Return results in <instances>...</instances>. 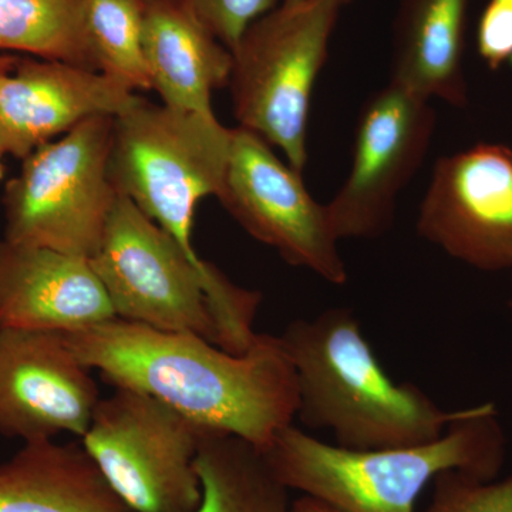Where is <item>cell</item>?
<instances>
[{"mask_svg": "<svg viewBox=\"0 0 512 512\" xmlns=\"http://www.w3.org/2000/svg\"><path fill=\"white\" fill-rule=\"evenodd\" d=\"M74 356L114 387L156 397L212 431L264 450L298 413V379L279 336L231 353L192 333L114 318L63 333Z\"/></svg>", "mask_w": 512, "mask_h": 512, "instance_id": "6da1fadb", "label": "cell"}, {"mask_svg": "<svg viewBox=\"0 0 512 512\" xmlns=\"http://www.w3.org/2000/svg\"><path fill=\"white\" fill-rule=\"evenodd\" d=\"M279 339L298 379L296 417L309 429L332 431L340 447L365 451L431 443L467 413L441 409L412 383H394L350 309L293 320Z\"/></svg>", "mask_w": 512, "mask_h": 512, "instance_id": "7a4b0ae2", "label": "cell"}, {"mask_svg": "<svg viewBox=\"0 0 512 512\" xmlns=\"http://www.w3.org/2000/svg\"><path fill=\"white\" fill-rule=\"evenodd\" d=\"M117 318L164 332L192 333L231 353L251 348L259 292L194 261L165 229L119 194L89 259Z\"/></svg>", "mask_w": 512, "mask_h": 512, "instance_id": "3957f363", "label": "cell"}, {"mask_svg": "<svg viewBox=\"0 0 512 512\" xmlns=\"http://www.w3.org/2000/svg\"><path fill=\"white\" fill-rule=\"evenodd\" d=\"M289 490L339 512H414L427 484L448 470L493 481L505 458V437L494 403L468 407L446 433L419 446L349 450L285 427L261 450Z\"/></svg>", "mask_w": 512, "mask_h": 512, "instance_id": "277c9868", "label": "cell"}, {"mask_svg": "<svg viewBox=\"0 0 512 512\" xmlns=\"http://www.w3.org/2000/svg\"><path fill=\"white\" fill-rule=\"evenodd\" d=\"M232 128L215 114L148 103L114 119L109 174L117 194L134 202L201 261L192 245L198 202L218 197L231 153Z\"/></svg>", "mask_w": 512, "mask_h": 512, "instance_id": "5b68a950", "label": "cell"}, {"mask_svg": "<svg viewBox=\"0 0 512 512\" xmlns=\"http://www.w3.org/2000/svg\"><path fill=\"white\" fill-rule=\"evenodd\" d=\"M342 6L282 2L255 20L231 50L229 77L238 127L279 148L293 170L308 163L312 93Z\"/></svg>", "mask_w": 512, "mask_h": 512, "instance_id": "8992f818", "label": "cell"}, {"mask_svg": "<svg viewBox=\"0 0 512 512\" xmlns=\"http://www.w3.org/2000/svg\"><path fill=\"white\" fill-rule=\"evenodd\" d=\"M116 117H93L43 144L6 184L5 239L90 259L116 205L109 161Z\"/></svg>", "mask_w": 512, "mask_h": 512, "instance_id": "52a82bcc", "label": "cell"}, {"mask_svg": "<svg viewBox=\"0 0 512 512\" xmlns=\"http://www.w3.org/2000/svg\"><path fill=\"white\" fill-rule=\"evenodd\" d=\"M210 429L150 394L114 387L100 399L83 447L136 512H194L197 457Z\"/></svg>", "mask_w": 512, "mask_h": 512, "instance_id": "ba28073f", "label": "cell"}, {"mask_svg": "<svg viewBox=\"0 0 512 512\" xmlns=\"http://www.w3.org/2000/svg\"><path fill=\"white\" fill-rule=\"evenodd\" d=\"M218 200L249 235L288 264L315 272L332 285L348 282L339 239L325 204L306 190L302 174L244 128H232L231 153Z\"/></svg>", "mask_w": 512, "mask_h": 512, "instance_id": "9c48e42d", "label": "cell"}, {"mask_svg": "<svg viewBox=\"0 0 512 512\" xmlns=\"http://www.w3.org/2000/svg\"><path fill=\"white\" fill-rule=\"evenodd\" d=\"M436 130L430 100L389 82L366 101L349 174L326 205L339 241L377 238L392 227L397 198L419 171Z\"/></svg>", "mask_w": 512, "mask_h": 512, "instance_id": "30bf717a", "label": "cell"}, {"mask_svg": "<svg viewBox=\"0 0 512 512\" xmlns=\"http://www.w3.org/2000/svg\"><path fill=\"white\" fill-rule=\"evenodd\" d=\"M416 227L420 237L464 264L512 271V148L478 143L441 157Z\"/></svg>", "mask_w": 512, "mask_h": 512, "instance_id": "8fae6325", "label": "cell"}, {"mask_svg": "<svg viewBox=\"0 0 512 512\" xmlns=\"http://www.w3.org/2000/svg\"><path fill=\"white\" fill-rule=\"evenodd\" d=\"M62 332L0 328V434L23 443L83 437L100 402Z\"/></svg>", "mask_w": 512, "mask_h": 512, "instance_id": "7c38bea8", "label": "cell"}, {"mask_svg": "<svg viewBox=\"0 0 512 512\" xmlns=\"http://www.w3.org/2000/svg\"><path fill=\"white\" fill-rule=\"evenodd\" d=\"M143 97L106 74L76 64L19 59L0 77V140L25 160L37 148L93 117H119Z\"/></svg>", "mask_w": 512, "mask_h": 512, "instance_id": "4fadbf2b", "label": "cell"}, {"mask_svg": "<svg viewBox=\"0 0 512 512\" xmlns=\"http://www.w3.org/2000/svg\"><path fill=\"white\" fill-rule=\"evenodd\" d=\"M114 318L89 259L0 239V328L69 333Z\"/></svg>", "mask_w": 512, "mask_h": 512, "instance_id": "5bb4252c", "label": "cell"}, {"mask_svg": "<svg viewBox=\"0 0 512 512\" xmlns=\"http://www.w3.org/2000/svg\"><path fill=\"white\" fill-rule=\"evenodd\" d=\"M143 43L151 84L163 104L214 114L212 92L229 83L232 53L185 0H146Z\"/></svg>", "mask_w": 512, "mask_h": 512, "instance_id": "9a60e30c", "label": "cell"}, {"mask_svg": "<svg viewBox=\"0 0 512 512\" xmlns=\"http://www.w3.org/2000/svg\"><path fill=\"white\" fill-rule=\"evenodd\" d=\"M470 0H400L390 82L427 100L468 104L464 47Z\"/></svg>", "mask_w": 512, "mask_h": 512, "instance_id": "2e32d148", "label": "cell"}, {"mask_svg": "<svg viewBox=\"0 0 512 512\" xmlns=\"http://www.w3.org/2000/svg\"><path fill=\"white\" fill-rule=\"evenodd\" d=\"M0 512H136L83 444L23 443L0 464Z\"/></svg>", "mask_w": 512, "mask_h": 512, "instance_id": "e0dca14e", "label": "cell"}, {"mask_svg": "<svg viewBox=\"0 0 512 512\" xmlns=\"http://www.w3.org/2000/svg\"><path fill=\"white\" fill-rule=\"evenodd\" d=\"M201 503L194 512H293L291 490L244 439L210 431L197 457Z\"/></svg>", "mask_w": 512, "mask_h": 512, "instance_id": "ac0fdd59", "label": "cell"}, {"mask_svg": "<svg viewBox=\"0 0 512 512\" xmlns=\"http://www.w3.org/2000/svg\"><path fill=\"white\" fill-rule=\"evenodd\" d=\"M9 52L99 72L83 0H0V55Z\"/></svg>", "mask_w": 512, "mask_h": 512, "instance_id": "d6986e66", "label": "cell"}, {"mask_svg": "<svg viewBox=\"0 0 512 512\" xmlns=\"http://www.w3.org/2000/svg\"><path fill=\"white\" fill-rule=\"evenodd\" d=\"M146 0H83L97 70L133 92L153 90L144 55Z\"/></svg>", "mask_w": 512, "mask_h": 512, "instance_id": "ffe728a7", "label": "cell"}, {"mask_svg": "<svg viewBox=\"0 0 512 512\" xmlns=\"http://www.w3.org/2000/svg\"><path fill=\"white\" fill-rule=\"evenodd\" d=\"M423 512H512V474L504 480L448 470L434 478L430 504Z\"/></svg>", "mask_w": 512, "mask_h": 512, "instance_id": "44dd1931", "label": "cell"}, {"mask_svg": "<svg viewBox=\"0 0 512 512\" xmlns=\"http://www.w3.org/2000/svg\"><path fill=\"white\" fill-rule=\"evenodd\" d=\"M222 45L234 49L245 30L282 0H185Z\"/></svg>", "mask_w": 512, "mask_h": 512, "instance_id": "7402d4cb", "label": "cell"}, {"mask_svg": "<svg viewBox=\"0 0 512 512\" xmlns=\"http://www.w3.org/2000/svg\"><path fill=\"white\" fill-rule=\"evenodd\" d=\"M477 52L497 72L512 63V0H488L478 20Z\"/></svg>", "mask_w": 512, "mask_h": 512, "instance_id": "603a6c76", "label": "cell"}, {"mask_svg": "<svg viewBox=\"0 0 512 512\" xmlns=\"http://www.w3.org/2000/svg\"><path fill=\"white\" fill-rule=\"evenodd\" d=\"M293 512H339L335 508L329 507L322 501L315 500V498L303 497L299 500L293 501Z\"/></svg>", "mask_w": 512, "mask_h": 512, "instance_id": "cb8c5ba5", "label": "cell"}, {"mask_svg": "<svg viewBox=\"0 0 512 512\" xmlns=\"http://www.w3.org/2000/svg\"><path fill=\"white\" fill-rule=\"evenodd\" d=\"M20 57L12 55H0V77L5 76L15 69L18 64Z\"/></svg>", "mask_w": 512, "mask_h": 512, "instance_id": "d4e9b609", "label": "cell"}, {"mask_svg": "<svg viewBox=\"0 0 512 512\" xmlns=\"http://www.w3.org/2000/svg\"><path fill=\"white\" fill-rule=\"evenodd\" d=\"M5 146H3L2 140H0V181L5 178V164H3V157L6 156Z\"/></svg>", "mask_w": 512, "mask_h": 512, "instance_id": "484cf974", "label": "cell"}, {"mask_svg": "<svg viewBox=\"0 0 512 512\" xmlns=\"http://www.w3.org/2000/svg\"><path fill=\"white\" fill-rule=\"evenodd\" d=\"M282 2H295V0H282ZM330 2L338 3V5L345 6L348 5V3L352 2V0H330Z\"/></svg>", "mask_w": 512, "mask_h": 512, "instance_id": "4316f807", "label": "cell"}, {"mask_svg": "<svg viewBox=\"0 0 512 512\" xmlns=\"http://www.w3.org/2000/svg\"><path fill=\"white\" fill-rule=\"evenodd\" d=\"M512 272V271H511Z\"/></svg>", "mask_w": 512, "mask_h": 512, "instance_id": "83f0119b", "label": "cell"}]
</instances>
